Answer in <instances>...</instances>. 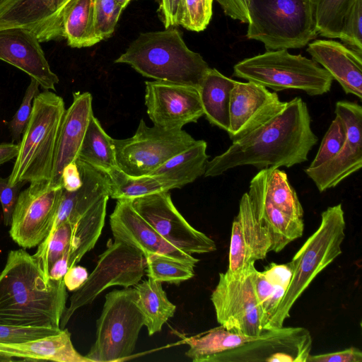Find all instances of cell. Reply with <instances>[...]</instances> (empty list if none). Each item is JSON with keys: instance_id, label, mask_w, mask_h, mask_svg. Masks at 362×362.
Returning <instances> with one entry per match:
<instances>
[{"instance_id": "obj_31", "label": "cell", "mask_w": 362, "mask_h": 362, "mask_svg": "<svg viewBox=\"0 0 362 362\" xmlns=\"http://www.w3.org/2000/svg\"><path fill=\"white\" fill-rule=\"evenodd\" d=\"M137 304L144 319L149 336L161 331L163 325L173 317L176 306L171 303L160 282L149 278L134 286Z\"/></svg>"}, {"instance_id": "obj_32", "label": "cell", "mask_w": 362, "mask_h": 362, "mask_svg": "<svg viewBox=\"0 0 362 362\" xmlns=\"http://www.w3.org/2000/svg\"><path fill=\"white\" fill-rule=\"evenodd\" d=\"M63 37L74 48L87 47L100 42L95 24L93 0H71L62 20Z\"/></svg>"}, {"instance_id": "obj_33", "label": "cell", "mask_w": 362, "mask_h": 362, "mask_svg": "<svg viewBox=\"0 0 362 362\" xmlns=\"http://www.w3.org/2000/svg\"><path fill=\"white\" fill-rule=\"evenodd\" d=\"M257 337L235 333L220 325L185 339L189 347L185 355L193 362H211L217 355L239 347Z\"/></svg>"}, {"instance_id": "obj_18", "label": "cell", "mask_w": 362, "mask_h": 362, "mask_svg": "<svg viewBox=\"0 0 362 362\" xmlns=\"http://www.w3.org/2000/svg\"><path fill=\"white\" fill-rule=\"evenodd\" d=\"M71 0H0V30L20 27L40 42L63 37L62 20Z\"/></svg>"}, {"instance_id": "obj_10", "label": "cell", "mask_w": 362, "mask_h": 362, "mask_svg": "<svg viewBox=\"0 0 362 362\" xmlns=\"http://www.w3.org/2000/svg\"><path fill=\"white\" fill-rule=\"evenodd\" d=\"M196 140L183 129L147 126L141 119L134 136L112 139L117 167L131 176L148 175L168 159L188 148Z\"/></svg>"}, {"instance_id": "obj_48", "label": "cell", "mask_w": 362, "mask_h": 362, "mask_svg": "<svg viewBox=\"0 0 362 362\" xmlns=\"http://www.w3.org/2000/svg\"><path fill=\"white\" fill-rule=\"evenodd\" d=\"M230 18L247 23V8L250 0H216Z\"/></svg>"}, {"instance_id": "obj_49", "label": "cell", "mask_w": 362, "mask_h": 362, "mask_svg": "<svg viewBox=\"0 0 362 362\" xmlns=\"http://www.w3.org/2000/svg\"><path fill=\"white\" fill-rule=\"evenodd\" d=\"M88 275L87 269L82 266L76 264L70 267L63 278L66 289L69 291L79 289L85 284Z\"/></svg>"}, {"instance_id": "obj_16", "label": "cell", "mask_w": 362, "mask_h": 362, "mask_svg": "<svg viewBox=\"0 0 362 362\" xmlns=\"http://www.w3.org/2000/svg\"><path fill=\"white\" fill-rule=\"evenodd\" d=\"M145 84L146 112L153 125L182 129L204 115L197 87L156 80Z\"/></svg>"}, {"instance_id": "obj_8", "label": "cell", "mask_w": 362, "mask_h": 362, "mask_svg": "<svg viewBox=\"0 0 362 362\" xmlns=\"http://www.w3.org/2000/svg\"><path fill=\"white\" fill-rule=\"evenodd\" d=\"M144 325L134 288L109 292L97 320L95 341L85 356L90 362L127 360L134 351Z\"/></svg>"}, {"instance_id": "obj_9", "label": "cell", "mask_w": 362, "mask_h": 362, "mask_svg": "<svg viewBox=\"0 0 362 362\" xmlns=\"http://www.w3.org/2000/svg\"><path fill=\"white\" fill-rule=\"evenodd\" d=\"M146 268V259L141 252L121 241L110 240L85 284L70 297L69 305L61 318L60 329H64L78 309L90 304L109 287L134 286L141 280Z\"/></svg>"}, {"instance_id": "obj_27", "label": "cell", "mask_w": 362, "mask_h": 362, "mask_svg": "<svg viewBox=\"0 0 362 362\" xmlns=\"http://www.w3.org/2000/svg\"><path fill=\"white\" fill-rule=\"evenodd\" d=\"M235 83V80L210 68L197 88L206 119L226 132L230 126V98Z\"/></svg>"}, {"instance_id": "obj_13", "label": "cell", "mask_w": 362, "mask_h": 362, "mask_svg": "<svg viewBox=\"0 0 362 362\" xmlns=\"http://www.w3.org/2000/svg\"><path fill=\"white\" fill-rule=\"evenodd\" d=\"M134 209L168 242L188 254L216 250L214 240L192 226L175 206L169 191L133 199Z\"/></svg>"}, {"instance_id": "obj_3", "label": "cell", "mask_w": 362, "mask_h": 362, "mask_svg": "<svg viewBox=\"0 0 362 362\" xmlns=\"http://www.w3.org/2000/svg\"><path fill=\"white\" fill-rule=\"evenodd\" d=\"M115 63L127 64L142 76L198 88L210 67L186 45L181 31L170 27L141 33Z\"/></svg>"}, {"instance_id": "obj_42", "label": "cell", "mask_w": 362, "mask_h": 362, "mask_svg": "<svg viewBox=\"0 0 362 362\" xmlns=\"http://www.w3.org/2000/svg\"><path fill=\"white\" fill-rule=\"evenodd\" d=\"M96 33L100 40L110 37L114 33L124 9L117 0H93Z\"/></svg>"}, {"instance_id": "obj_37", "label": "cell", "mask_w": 362, "mask_h": 362, "mask_svg": "<svg viewBox=\"0 0 362 362\" xmlns=\"http://www.w3.org/2000/svg\"><path fill=\"white\" fill-rule=\"evenodd\" d=\"M73 222L66 221L52 230L38 245L33 257L37 261L45 276L49 279V272L59 258L65 254L70 245Z\"/></svg>"}, {"instance_id": "obj_29", "label": "cell", "mask_w": 362, "mask_h": 362, "mask_svg": "<svg viewBox=\"0 0 362 362\" xmlns=\"http://www.w3.org/2000/svg\"><path fill=\"white\" fill-rule=\"evenodd\" d=\"M250 182L267 202L293 218L303 219V209L285 171L275 168L262 169Z\"/></svg>"}, {"instance_id": "obj_17", "label": "cell", "mask_w": 362, "mask_h": 362, "mask_svg": "<svg viewBox=\"0 0 362 362\" xmlns=\"http://www.w3.org/2000/svg\"><path fill=\"white\" fill-rule=\"evenodd\" d=\"M110 225L115 240L134 247L145 257L165 255L194 267L199 261L165 240L134 209L130 200H117L110 216Z\"/></svg>"}, {"instance_id": "obj_44", "label": "cell", "mask_w": 362, "mask_h": 362, "mask_svg": "<svg viewBox=\"0 0 362 362\" xmlns=\"http://www.w3.org/2000/svg\"><path fill=\"white\" fill-rule=\"evenodd\" d=\"M40 84L35 80L30 78L22 103L11 119L9 125L13 141H19L22 134L29 120L34 98L40 93Z\"/></svg>"}, {"instance_id": "obj_45", "label": "cell", "mask_w": 362, "mask_h": 362, "mask_svg": "<svg viewBox=\"0 0 362 362\" xmlns=\"http://www.w3.org/2000/svg\"><path fill=\"white\" fill-rule=\"evenodd\" d=\"M26 182H21L14 185L8 183V177H0V203L3 211L4 223L11 225L12 214L16 204L21 189Z\"/></svg>"}, {"instance_id": "obj_22", "label": "cell", "mask_w": 362, "mask_h": 362, "mask_svg": "<svg viewBox=\"0 0 362 362\" xmlns=\"http://www.w3.org/2000/svg\"><path fill=\"white\" fill-rule=\"evenodd\" d=\"M92 95L88 92L73 93V102L65 110L60 125L49 183L62 186V175L64 168L78 158L90 117Z\"/></svg>"}, {"instance_id": "obj_23", "label": "cell", "mask_w": 362, "mask_h": 362, "mask_svg": "<svg viewBox=\"0 0 362 362\" xmlns=\"http://www.w3.org/2000/svg\"><path fill=\"white\" fill-rule=\"evenodd\" d=\"M307 52L341 86L346 94L362 98V54L332 40H316Z\"/></svg>"}, {"instance_id": "obj_50", "label": "cell", "mask_w": 362, "mask_h": 362, "mask_svg": "<svg viewBox=\"0 0 362 362\" xmlns=\"http://www.w3.org/2000/svg\"><path fill=\"white\" fill-rule=\"evenodd\" d=\"M63 189L71 192L80 187L82 177L76 161L67 165L63 170L62 175Z\"/></svg>"}, {"instance_id": "obj_11", "label": "cell", "mask_w": 362, "mask_h": 362, "mask_svg": "<svg viewBox=\"0 0 362 362\" xmlns=\"http://www.w3.org/2000/svg\"><path fill=\"white\" fill-rule=\"evenodd\" d=\"M255 264L240 275L227 271L219 274L218 281L211 295L216 317L220 325L229 331L257 337L262 327V314L255 296L253 275Z\"/></svg>"}, {"instance_id": "obj_53", "label": "cell", "mask_w": 362, "mask_h": 362, "mask_svg": "<svg viewBox=\"0 0 362 362\" xmlns=\"http://www.w3.org/2000/svg\"><path fill=\"white\" fill-rule=\"evenodd\" d=\"M117 1L120 4V6L124 8L128 5V4L132 0H117Z\"/></svg>"}, {"instance_id": "obj_7", "label": "cell", "mask_w": 362, "mask_h": 362, "mask_svg": "<svg viewBox=\"0 0 362 362\" xmlns=\"http://www.w3.org/2000/svg\"><path fill=\"white\" fill-rule=\"evenodd\" d=\"M233 76L274 91L300 90L309 95L330 90L332 76L312 59L292 54L288 49L266 51L233 66Z\"/></svg>"}, {"instance_id": "obj_41", "label": "cell", "mask_w": 362, "mask_h": 362, "mask_svg": "<svg viewBox=\"0 0 362 362\" xmlns=\"http://www.w3.org/2000/svg\"><path fill=\"white\" fill-rule=\"evenodd\" d=\"M339 39L345 45L362 54V0H354L346 13Z\"/></svg>"}, {"instance_id": "obj_36", "label": "cell", "mask_w": 362, "mask_h": 362, "mask_svg": "<svg viewBox=\"0 0 362 362\" xmlns=\"http://www.w3.org/2000/svg\"><path fill=\"white\" fill-rule=\"evenodd\" d=\"M354 0H313L317 34L339 38L344 17Z\"/></svg>"}, {"instance_id": "obj_5", "label": "cell", "mask_w": 362, "mask_h": 362, "mask_svg": "<svg viewBox=\"0 0 362 362\" xmlns=\"http://www.w3.org/2000/svg\"><path fill=\"white\" fill-rule=\"evenodd\" d=\"M62 97L45 90L34 98L8 183L50 180L57 136L65 112Z\"/></svg>"}, {"instance_id": "obj_20", "label": "cell", "mask_w": 362, "mask_h": 362, "mask_svg": "<svg viewBox=\"0 0 362 362\" xmlns=\"http://www.w3.org/2000/svg\"><path fill=\"white\" fill-rule=\"evenodd\" d=\"M271 252V240L266 228L257 218L247 192L243 194L239 210L232 223L229 264L233 275L245 273L257 260Z\"/></svg>"}, {"instance_id": "obj_54", "label": "cell", "mask_w": 362, "mask_h": 362, "mask_svg": "<svg viewBox=\"0 0 362 362\" xmlns=\"http://www.w3.org/2000/svg\"><path fill=\"white\" fill-rule=\"evenodd\" d=\"M16 361V359H14L13 358H8V357L0 356V362H11V361Z\"/></svg>"}, {"instance_id": "obj_4", "label": "cell", "mask_w": 362, "mask_h": 362, "mask_svg": "<svg viewBox=\"0 0 362 362\" xmlns=\"http://www.w3.org/2000/svg\"><path fill=\"white\" fill-rule=\"evenodd\" d=\"M345 229L344 212L341 204L329 206L321 214L318 228L287 264L291 273L288 282L264 329L282 327L298 298L319 273L341 253Z\"/></svg>"}, {"instance_id": "obj_19", "label": "cell", "mask_w": 362, "mask_h": 362, "mask_svg": "<svg viewBox=\"0 0 362 362\" xmlns=\"http://www.w3.org/2000/svg\"><path fill=\"white\" fill-rule=\"evenodd\" d=\"M286 104L276 92L252 82L235 81L230 93V126L232 141L254 130L279 112Z\"/></svg>"}, {"instance_id": "obj_35", "label": "cell", "mask_w": 362, "mask_h": 362, "mask_svg": "<svg viewBox=\"0 0 362 362\" xmlns=\"http://www.w3.org/2000/svg\"><path fill=\"white\" fill-rule=\"evenodd\" d=\"M107 175L110 180L109 197L117 200H132L173 189L168 182L155 175L131 176L123 173L119 168Z\"/></svg>"}, {"instance_id": "obj_14", "label": "cell", "mask_w": 362, "mask_h": 362, "mask_svg": "<svg viewBox=\"0 0 362 362\" xmlns=\"http://www.w3.org/2000/svg\"><path fill=\"white\" fill-rule=\"evenodd\" d=\"M313 339L308 329L272 328L245 344L221 353L211 362H306Z\"/></svg>"}, {"instance_id": "obj_38", "label": "cell", "mask_w": 362, "mask_h": 362, "mask_svg": "<svg viewBox=\"0 0 362 362\" xmlns=\"http://www.w3.org/2000/svg\"><path fill=\"white\" fill-rule=\"evenodd\" d=\"M146 275L160 283L180 284L194 276V266L160 255L146 257Z\"/></svg>"}, {"instance_id": "obj_6", "label": "cell", "mask_w": 362, "mask_h": 362, "mask_svg": "<svg viewBox=\"0 0 362 362\" xmlns=\"http://www.w3.org/2000/svg\"><path fill=\"white\" fill-rule=\"evenodd\" d=\"M246 37L267 51L301 48L317 34L313 0H250Z\"/></svg>"}, {"instance_id": "obj_30", "label": "cell", "mask_w": 362, "mask_h": 362, "mask_svg": "<svg viewBox=\"0 0 362 362\" xmlns=\"http://www.w3.org/2000/svg\"><path fill=\"white\" fill-rule=\"evenodd\" d=\"M109 197H103L73 223L70 245L63 255L67 258L69 269L79 262L84 255L95 247L105 225Z\"/></svg>"}, {"instance_id": "obj_40", "label": "cell", "mask_w": 362, "mask_h": 362, "mask_svg": "<svg viewBox=\"0 0 362 362\" xmlns=\"http://www.w3.org/2000/svg\"><path fill=\"white\" fill-rule=\"evenodd\" d=\"M214 0H180V25L189 30H205L212 16Z\"/></svg>"}, {"instance_id": "obj_39", "label": "cell", "mask_w": 362, "mask_h": 362, "mask_svg": "<svg viewBox=\"0 0 362 362\" xmlns=\"http://www.w3.org/2000/svg\"><path fill=\"white\" fill-rule=\"evenodd\" d=\"M346 129L342 120L336 115L326 132L309 169L317 168L330 161L341 150L346 140Z\"/></svg>"}, {"instance_id": "obj_43", "label": "cell", "mask_w": 362, "mask_h": 362, "mask_svg": "<svg viewBox=\"0 0 362 362\" xmlns=\"http://www.w3.org/2000/svg\"><path fill=\"white\" fill-rule=\"evenodd\" d=\"M62 329L0 324V343H20L57 334Z\"/></svg>"}, {"instance_id": "obj_25", "label": "cell", "mask_w": 362, "mask_h": 362, "mask_svg": "<svg viewBox=\"0 0 362 362\" xmlns=\"http://www.w3.org/2000/svg\"><path fill=\"white\" fill-rule=\"evenodd\" d=\"M0 356L29 361L90 362L76 351L71 341V333L65 328L57 334L38 339L0 343Z\"/></svg>"}, {"instance_id": "obj_28", "label": "cell", "mask_w": 362, "mask_h": 362, "mask_svg": "<svg viewBox=\"0 0 362 362\" xmlns=\"http://www.w3.org/2000/svg\"><path fill=\"white\" fill-rule=\"evenodd\" d=\"M206 142L196 140L188 148L168 159L148 175L159 177L173 189L193 182L205 173L209 156Z\"/></svg>"}, {"instance_id": "obj_15", "label": "cell", "mask_w": 362, "mask_h": 362, "mask_svg": "<svg viewBox=\"0 0 362 362\" xmlns=\"http://www.w3.org/2000/svg\"><path fill=\"white\" fill-rule=\"evenodd\" d=\"M335 115L343 122L346 140L339 153L328 163L305 173L319 192L335 187L362 167V107L350 101L336 103Z\"/></svg>"}, {"instance_id": "obj_24", "label": "cell", "mask_w": 362, "mask_h": 362, "mask_svg": "<svg viewBox=\"0 0 362 362\" xmlns=\"http://www.w3.org/2000/svg\"><path fill=\"white\" fill-rule=\"evenodd\" d=\"M76 162L82 177L81 185L71 192L63 189L51 230L66 221H77L98 201L109 196V175L78 158Z\"/></svg>"}, {"instance_id": "obj_12", "label": "cell", "mask_w": 362, "mask_h": 362, "mask_svg": "<svg viewBox=\"0 0 362 362\" xmlns=\"http://www.w3.org/2000/svg\"><path fill=\"white\" fill-rule=\"evenodd\" d=\"M63 192L49 180L30 182L19 194L15 206L9 235L22 248L38 246L52 227Z\"/></svg>"}, {"instance_id": "obj_34", "label": "cell", "mask_w": 362, "mask_h": 362, "mask_svg": "<svg viewBox=\"0 0 362 362\" xmlns=\"http://www.w3.org/2000/svg\"><path fill=\"white\" fill-rule=\"evenodd\" d=\"M78 159L107 174L117 168L111 138L93 115L79 150Z\"/></svg>"}, {"instance_id": "obj_26", "label": "cell", "mask_w": 362, "mask_h": 362, "mask_svg": "<svg viewBox=\"0 0 362 362\" xmlns=\"http://www.w3.org/2000/svg\"><path fill=\"white\" fill-rule=\"evenodd\" d=\"M247 194L257 218L269 233L271 252H279L302 236L303 219L293 218L267 202L251 182Z\"/></svg>"}, {"instance_id": "obj_21", "label": "cell", "mask_w": 362, "mask_h": 362, "mask_svg": "<svg viewBox=\"0 0 362 362\" xmlns=\"http://www.w3.org/2000/svg\"><path fill=\"white\" fill-rule=\"evenodd\" d=\"M0 59L28 74L42 88L56 90L59 78L52 71L40 42L31 31L20 27L0 30Z\"/></svg>"}, {"instance_id": "obj_2", "label": "cell", "mask_w": 362, "mask_h": 362, "mask_svg": "<svg viewBox=\"0 0 362 362\" xmlns=\"http://www.w3.org/2000/svg\"><path fill=\"white\" fill-rule=\"evenodd\" d=\"M66 299L63 279H47L24 249L8 252L0 272V324L60 329Z\"/></svg>"}, {"instance_id": "obj_52", "label": "cell", "mask_w": 362, "mask_h": 362, "mask_svg": "<svg viewBox=\"0 0 362 362\" xmlns=\"http://www.w3.org/2000/svg\"><path fill=\"white\" fill-rule=\"evenodd\" d=\"M18 144H0V165L16 158L18 153Z\"/></svg>"}, {"instance_id": "obj_46", "label": "cell", "mask_w": 362, "mask_h": 362, "mask_svg": "<svg viewBox=\"0 0 362 362\" xmlns=\"http://www.w3.org/2000/svg\"><path fill=\"white\" fill-rule=\"evenodd\" d=\"M362 351L354 346L341 351L309 355L306 362H361Z\"/></svg>"}, {"instance_id": "obj_51", "label": "cell", "mask_w": 362, "mask_h": 362, "mask_svg": "<svg viewBox=\"0 0 362 362\" xmlns=\"http://www.w3.org/2000/svg\"><path fill=\"white\" fill-rule=\"evenodd\" d=\"M68 269L67 258L63 255L52 265L49 272V279L52 280L62 279Z\"/></svg>"}, {"instance_id": "obj_1", "label": "cell", "mask_w": 362, "mask_h": 362, "mask_svg": "<svg viewBox=\"0 0 362 362\" xmlns=\"http://www.w3.org/2000/svg\"><path fill=\"white\" fill-rule=\"evenodd\" d=\"M317 136L311 128L306 103L300 97L288 102L275 115L234 141L207 162L204 177H216L230 169L252 165L262 170L291 168L308 160Z\"/></svg>"}, {"instance_id": "obj_47", "label": "cell", "mask_w": 362, "mask_h": 362, "mask_svg": "<svg viewBox=\"0 0 362 362\" xmlns=\"http://www.w3.org/2000/svg\"><path fill=\"white\" fill-rule=\"evenodd\" d=\"M158 13L165 28L180 25V0H159Z\"/></svg>"}]
</instances>
